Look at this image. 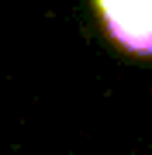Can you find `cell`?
<instances>
[{
  "mask_svg": "<svg viewBox=\"0 0 152 155\" xmlns=\"http://www.w3.org/2000/svg\"><path fill=\"white\" fill-rule=\"evenodd\" d=\"M107 35L124 52L152 55V0H93Z\"/></svg>",
  "mask_w": 152,
  "mask_h": 155,
  "instance_id": "cell-1",
  "label": "cell"
}]
</instances>
